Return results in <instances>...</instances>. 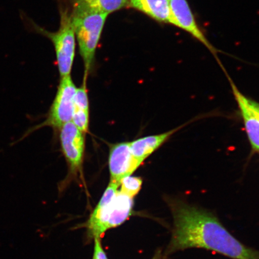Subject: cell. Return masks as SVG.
<instances>
[{"label": "cell", "instance_id": "1", "mask_svg": "<svg viewBox=\"0 0 259 259\" xmlns=\"http://www.w3.org/2000/svg\"><path fill=\"white\" fill-rule=\"evenodd\" d=\"M167 203L174 228L166 254L200 248L233 259H259V251L239 242L212 212L180 199H167Z\"/></svg>", "mask_w": 259, "mask_h": 259}, {"label": "cell", "instance_id": "2", "mask_svg": "<svg viewBox=\"0 0 259 259\" xmlns=\"http://www.w3.org/2000/svg\"><path fill=\"white\" fill-rule=\"evenodd\" d=\"M111 181L87 223L89 234L99 238L108 229L121 225L131 214L134 198L118 191Z\"/></svg>", "mask_w": 259, "mask_h": 259}, {"label": "cell", "instance_id": "3", "mask_svg": "<svg viewBox=\"0 0 259 259\" xmlns=\"http://www.w3.org/2000/svg\"><path fill=\"white\" fill-rule=\"evenodd\" d=\"M24 24L30 30L36 31L50 38L56 50L57 62L61 77L70 76L75 54V31L72 16L67 12L61 14V25L56 32H51L35 24L23 14L20 15Z\"/></svg>", "mask_w": 259, "mask_h": 259}, {"label": "cell", "instance_id": "4", "mask_svg": "<svg viewBox=\"0 0 259 259\" xmlns=\"http://www.w3.org/2000/svg\"><path fill=\"white\" fill-rule=\"evenodd\" d=\"M71 16L87 74L92 69L97 45L108 15L95 13Z\"/></svg>", "mask_w": 259, "mask_h": 259}, {"label": "cell", "instance_id": "5", "mask_svg": "<svg viewBox=\"0 0 259 259\" xmlns=\"http://www.w3.org/2000/svg\"><path fill=\"white\" fill-rule=\"evenodd\" d=\"M76 90L70 75L61 77L56 96L49 111L46 120L41 124L28 130L18 142L23 140L31 133L45 126L60 129L66 123L72 121L74 111V97Z\"/></svg>", "mask_w": 259, "mask_h": 259}, {"label": "cell", "instance_id": "6", "mask_svg": "<svg viewBox=\"0 0 259 259\" xmlns=\"http://www.w3.org/2000/svg\"><path fill=\"white\" fill-rule=\"evenodd\" d=\"M170 8L169 24L189 32L194 38L208 48L215 56L220 51L213 47L197 25L196 19L187 0H169Z\"/></svg>", "mask_w": 259, "mask_h": 259}, {"label": "cell", "instance_id": "7", "mask_svg": "<svg viewBox=\"0 0 259 259\" xmlns=\"http://www.w3.org/2000/svg\"><path fill=\"white\" fill-rule=\"evenodd\" d=\"M60 138L63 154L71 170L77 172L83 163L85 145L84 134L71 121L60 128Z\"/></svg>", "mask_w": 259, "mask_h": 259}, {"label": "cell", "instance_id": "8", "mask_svg": "<svg viewBox=\"0 0 259 259\" xmlns=\"http://www.w3.org/2000/svg\"><path fill=\"white\" fill-rule=\"evenodd\" d=\"M141 164L133 155L130 142H121L111 146L109 166L112 182L120 185L123 178L132 176Z\"/></svg>", "mask_w": 259, "mask_h": 259}, {"label": "cell", "instance_id": "9", "mask_svg": "<svg viewBox=\"0 0 259 259\" xmlns=\"http://www.w3.org/2000/svg\"><path fill=\"white\" fill-rule=\"evenodd\" d=\"M227 76L228 77L232 93L240 111L246 134L250 141L252 150L259 153V116L252 108L250 103V98L243 95L231 78H230L228 74Z\"/></svg>", "mask_w": 259, "mask_h": 259}, {"label": "cell", "instance_id": "10", "mask_svg": "<svg viewBox=\"0 0 259 259\" xmlns=\"http://www.w3.org/2000/svg\"><path fill=\"white\" fill-rule=\"evenodd\" d=\"M184 125L160 135L149 136L130 142L133 155L141 164L165 143L175 133L183 128Z\"/></svg>", "mask_w": 259, "mask_h": 259}, {"label": "cell", "instance_id": "11", "mask_svg": "<svg viewBox=\"0 0 259 259\" xmlns=\"http://www.w3.org/2000/svg\"><path fill=\"white\" fill-rule=\"evenodd\" d=\"M129 0H72V16L89 14L109 15L127 7Z\"/></svg>", "mask_w": 259, "mask_h": 259}, {"label": "cell", "instance_id": "12", "mask_svg": "<svg viewBox=\"0 0 259 259\" xmlns=\"http://www.w3.org/2000/svg\"><path fill=\"white\" fill-rule=\"evenodd\" d=\"M129 5L155 21L169 24V0H129Z\"/></svg>", "mask_w": 259, "mask_h": 259}, {"label": "cell", "instance_id": "13", "mask_svg": "<svg viewBox=\"0 0 259 259\" xmlns=\"http://www.w3.org/2000/svg\"><path fill=\"white\" fill-rule=\"evenodd\" d=\"M142 183V178L139 177L131 176L125 177L121 181L119 192L134 198L141 190Z\"/></svg>", "mask_w": 259, "mask_h": 259}, {"label": "cell", "instance_id": "14", "mask_svg": "<svg viewBox=\"0 0 259 259\" xmlns=\"http://www.w3.org/2000/svg\"><path fill=\"white\" fill-rule=\"evenodd\" d=\"M72 122L79 131L85 134L89 126V111L74 108Z\"/></svg>", "mask_w": 259, "mask_h": 259}, {"label": "cell", "instance_id": "15", "mask_svg": "<svg viewBox=\"0 0 259 259\" xmlns=\"http://www.w3.org/2000/svg\"><path fill=\"white\" fill-rule=\"evenodd\" d=\"M74 108L89 111V102L86 89L85 80L82 87L77 89L74 97Z\"/></svg>", "mask_w": 259, "mask_h": 259}, {"label": "cell", "instance_id": "16", "mask_svg": "<svg viewBox=\"0 0 259 259\" xmlns=\"http://www.w3.org/2000/svg\"><path fill=\"white\" fill-rule=\"evenodd\" d=\"M99 238H95V251L93 259H108L102 248L101 242Z\"/></svg>", "mask_w": 259, "mask_h": 259}, {"label": "cell", "instance_id": "17", "mask_svg": "<svg viewBox=\"0 0 259 259\" xmlns=\"http://www.w3.org/2000/svg\"><path fill=\"white\" fill-rule=\"evenodd\" d=\"M250 103L252 108L254 110V111L256 112L259 116V103L251 99H250Z\"/></svg>", "mask_w": 259, "mask_h": 259}, {"label": "cell", "instance_id": "18", "mask_svg": "<svg viewBox=\"0 0 259 259\" xmlns=\"http://www.w3.org/2000/svg\"><path fill=\"white\" fill-rule=\"evenodd\" d=\"M154 259H161L160 257V255H157V257H155Z\"/></svg>", "mask_w": 259, "mask_h": 259}]
</instances>
